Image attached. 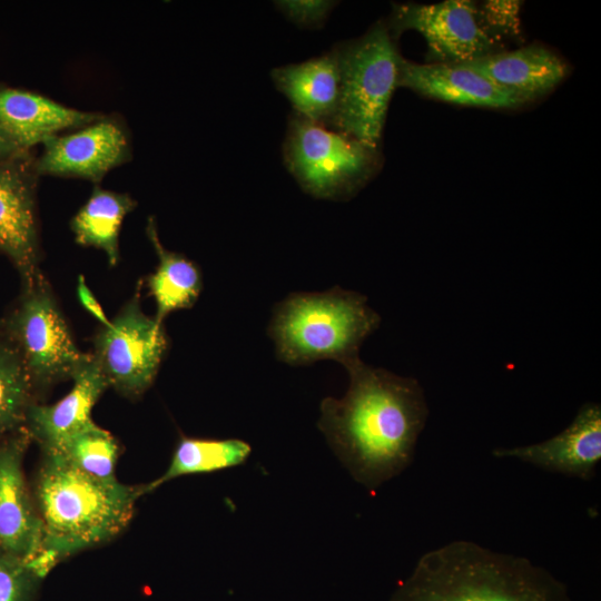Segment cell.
I'll return each instance as SVG.
<instances>
[{
  "mask_svg": "<svg viewBox=\"0 0 601 601\" xmlns=\"http://www.w3.org/2000/svg\"><path fill=\"white\" fill-rule=\"evenodd\" d=\"M345 368L348 390L322 401L318 428L353 479L373 492L411 464L428 408L414 378L361 359Z\"/></svg>",
  "mask_w": 601,
  "mask_h": 601,
  "instance_id": "6da1fadb",
  "label": "cell"
},
{
  "mask_svg": "<svg viewBox=\"0 0 601 601\" xmlns=\"http://www.w3.org/2000/svg\"><path fill=\"white\" fill-rule=\"evenodd\" d=\"M392 601H570L565 587L525 558L453 541L426 552Z\"/></svg>",
  "mask_w": 601,
  "mask_h": 601,
  "instance_id": "7a4b0ae2",
  "label": "cell"
},
{
  "mask_svg": "<svg viewBox=\"0 0 601 601\" xmlns=\"http://www.w3.org/2000/svg\"><path fill=\"white\" fill-rule=\"evenodd\" d=\"M141 495V486L93 477L45 450L36 482L41 546L65 559L111 540L127 528Z\"/></svg>",
  "mask_w": 601,
  "mask_h": 601,
  "instance_id": "3957f363",
  "label": "cell"
},
{
  "mask_svg": "<svg viewBox=\"0 0 601 601\" xmlns=\"http://www.w3.org/2000/svg\"><path fill=\"white\" fill-rule=\"evenodd\" d=\"M380 321L365 296L336 286L323 293L290 294L276 306L268 332L285 363L328 358L346 367L359 359V346Z\"/></svg>",
  "mask_w": 601,
  "mask_h": 601,
  "instance_id": "277c9868",
  "label": "cell"
},
{
  "mask_svg": "<svg viewBox=\"0 0 601 601\" xmlns=\"http://www.w3.org/2000/svg\"><path fill=\"white\" fill-rule=\"evenodd\" d=\"M333 51L339 98L331 128L377 149L401 60L390 28L376 22L364 36L337 43Z\"/></svg>",
  "mask_w": 601,
  "mask_h": 601,
  "instance_id": "5b68a950",
  "label": "cell"
},
{
  "mask_svg": "<svg viewBox=\"0 0 601 601\" xmlns=\"http://www.w3.org/2000/svg\"><path fill=\"white\" fill-rule=\"evenodd\" d=\"M283 156L303 190L316 198L339 199L355 191L371 176L377 149L293 112Z\"/></svg>",
  "mask_w": 601,
  "mask_h": 601,
  "instance_id": "8992f818",
  "label": "cell"
},
{
  "mask_svg": "<svg viewBox=\"0 0 601 601\" xmlns=\"http://www.w3.org/2000/svg\"><path fill=\"white\" fill-rule=\"evenodd\" d=\"M0 332L17 349L35 390L71 380L88 356L78 348L43 276L22 287Z\"/></svg>",
  "mask_w": 601,
  "mask_h": 601,
  "instance_id": "52a82bcc",
  "label": "cell"
},
{
  "mask_svg": "<svg viewBox=\"0 0 601 601\" xmlns=\"http://www.w3.org/2000/svg\"><path fill=\"white\" fill-rule=\"evenodd\" d=\"M139 290L96 334L91 353L109 386L128 397L149 388L168 346L164 325L142 312Z\"/></svg>",
  "mask_w": 601,
  "mask_h": 601,
  "instance_id": "ba28073f",
  "label": "cell"
},
{
  "mask_svg": "<svg viewBox=\"0 0 601 601\" xmlns=\"http://www.w3.org/2000/svg\"><path fill=\"white\" fill-rule=\"evenodd\" d=\"M391 28L396 35L405 30L421 33L433 63L462 65L502 48L483 26L479 8L472 1L396 4Z\"/></svg>",
  "mask_w": 601,
  "mask_h": 601,
  "instance_id": "9c48e42d",
  "label": "cell"
},
{
  "mask_svg": "<svg viewBox=\"0 0 601 601\" xmlns=\"http://www.w3.org/2000/svg\"><path fill=\"white\" fill-rule=\"evenodd\" d=\"M37 175L30 151L0 159V252L18 270L22 287L42 276L36 216Z\"/></svg>",
  "mask_w": 601,
  "mask_h": 601,
  "instance_id": "30bf717a",
  "label": "cell"
},
{
  "mask_svg": "<svg viewBox=\"0 0 601 601\" xmlns=\"http://www.w3.org/2000/svg\"><path fill=\"white\" fill-rule=\"evenodd\" d=\"M36 159L38 175L78 177L99 183L130 156L127 131L120 121L104 116L78 130L43 142Z\"/></svg>",
  "mask_w": 601,
  "mask_h": 601,
  "instance_id": "8fae6325",
  "label": "cell"
},
{
  "mask_svg": "<svg viewBox=\"0 0 601 601\" xmlns=\"http://www.w3.org/2000/svg\"><path fill=\"white\" fill-rule=\"evenodd\" d=\"M30 439L22 427L0 444V550L24 562L40 549L43 535L22 467Z\"/></svg>",
  "mask_w": 601,
  "mask_h": 601,
  "instance_id": "7c38bea8",
  "label": "cell"
},
{
  "mask_svg": "<svg viewBox=\"0 0 601 601\" xmlns=\"http://www.w3.org/2000/svg\"><path fill=\"white\" fill-rule=\"evenodd\" d=\"M496 457H515L550 472L590 480L601 460V407L585 403L558 435L536 444L496 449Z\"/></svg>",
  "mask_w": 601,
  "mask_h": 601,
  "instance_id": "4fadbf2b",
  "label": "cell"
},
{
  "mask_svg": "<svg viewBox=\"0 0 601 601\" xmlns=\"http://www.w3.org/2000/svg\"><path fill=\"white\" fill-rule=\"evenodd\" d=\"M397 87L450 104L516 108L526 102L465 65L415 63L401 57Z\"/></svg>",
  "mask_w": 601,
  "mask_h": 601,
  "instance_id": "5bb4252c",
  "label": "cell"
},
{
  "mask_svg": "<svg viewBox=\"0 0 601 601\" xmlns=\"http://www.w3.org/2000/svg\"><path fill=\"white\" fill-rule=\"evenodd\" d=\"M67 395L50 405L32 403L26 415L24 428L42 450L56 447L67 436L91 421V411L109 387L92 354H88L71 377Z\"/></svg>",
  "mask_w": 601,
  "mask_h": 601,
  "instance_id": "9a60e30c",
  "label": "cell"
},
{
  "mask_svg": "<svg viewBox=\"0 0 601 601\" xmlns=\"http://www.w3.org/2000/svg\"><path fill=\"white\" fill-rule=\"evenodd\" d=\"M102 115L60 105L33 92L0 87V124L23 150L67 129L87 126Z\"/></svg>",
  "mask_w": 601,
  "mask_h": 601,
  "instance_id": "2e32d148",
  "label": "cell"
},
{
  "mask_svg": "<svg viewBox=\"0 0 601 601\" xmlns=\"http://www.w3.org/2000/svg\"><path fill=\"white\" fill-rule=\"evenodd\" d=\"M462 65L528 101L552 90L569 72L562 58L539 45L497 51Z\"/></svg>",
  "mask_w": 601,
  "mask_h": 601,
  "instance_id": "e0dca14e",
  "label": "cell"
},
{
  "mask_svg": "<svg viewBox=\"0 0 601 601\" xmlns=\"http://www.w3.org/2000/svg\"><path fill=\"white\" fill-rule=\"evenodd\" d=\"M270 76L295 114L331 127L339 98V72L333 49L299 63L277 67Z\"/></svg>",
  "mask_w": 601,
  "mask_h": 601,
  "instance_id": "ac0fdd59",
  "label": "cell"
},
{
  "mask_svg": "<svg viewBox=\"0 0 601 601\" xmlns=\"http://www.w3.org/2000/svg\"><path fill=\"white\" fill-rule=\"evenodd\" d=\"M146 233L158 256L156 270L147 277V287L156 304L154 318L162 324L171 312L190 308L196 303L203 288L201 274L194 262L162 246L152 217Z\"/></svg>",
  "mask_w": 601,
  "mask_h": 601,
  "instance_id": "d6986e66",
  "label": "cell"
},
{
  "mask_svg": "<svg viewBox=\"0 0 601 601\" xmlns=\"http://www.w3.org/2000/svg\"><path fill=\"white\" fill-rule=\"evenodd\" d=\"M137 203L126 193L95 187L71 220L77 244L102 250L111 266L119 260V233Z\"/></svg>",
  "mask_w": 601,
  "mask_h": 601,
  "instance_id": "ffe728a7",
  "label": "cell"
},
{
  "mask_svg": "<svg viewBox=\"0 0 601 601\" xmlns=\"http://www.w3.org/2000/svg\"><path fill=\"white\" fill-rule=\"evenodd\" d=\"M250 453L252 446L239 439L181 436L175 446L168 467L162 475L141 486L142 495L179 476L213 473L242 465Z\"/></svg>",
  "mask_w": 601,
  "mask_h": 601,
  "instance_id": "44dd1931",
  "label": "cell"
},
{
  "mask_svg": "<svg viewBox=\"0 0 601 601\" xmlns=\"http://www.w3.org/2000/svg\"><path fill=\"white\" fill-rule=\"evenodd\" d=\"M50 451L59 453L88 475L105 481L117 480L115 467L119 454L118 443L92 420Z\"/></svg>",
  "mask_w": 601,
  "mask_h": 601,
  "instance_id": "7402d4cb",
  "label": "cell"
},
{
  "mask_svg": "<svg viewBox=\"0 0 601 601\" xmlns=\"http://www.w3.org/2000/svg\"><path fill=\"white\" fill-rule=\"evenodd\" d=\"M33 391L17 349L0 332V439L24 426Z\"/></svg>",
  "mask_w": 601,
  "mask_h": 601,
  "instance_id": "603a6c76",
  "label": "cell"
},
{
  "mask_svg": "<svg viewBox=\"0 0 601 601\" xmlns=\"http://www.w3.org/2000/svg\"><path fill=\"white\" fill-rule=\"evenodd\" d=\"M38 580L23 560L0 550V601H31Z\"/></svg>",
  "mask_w": 601,
  "mask_h": 601,
  "instance_id": "cb8c5ba5",
  "label": "cell"
},
{
  "mask_svg": "<svg viewBox=\"0 0 601 601\" xmlns=\"http://www.w3.org/2000/svg\"><path fill=\"white\" fill-rule=\"evenodd\" d=\"M521 1H486L480 9V18L491 36L500 42V38L520 35Z\"/></svg>",
  "mask_w": 601,
  "mask_h": 601,
  "instance_id": "d4e9b609",
  "label": "cell"
},
{
  "mask_svg": "<svg viewBox=\"0 0 601 601\" xmlns=\"http://www.w3.org/2000/svg\"><path fill=\"white\" fill-rule=\"evenodd\" d=\"M276 7L294 23L304 28H318L327 19L335 6L326 0H284L276 1Z\"/></svg>",
  "mask_w": 601,
  "mask_h": 601,
  "instance_id": "484cf974",
  "label": "cell"
},
{
  "mask_svg": "<svg viewBox=\"0 0 601 601\" xmlns=\"http://www.w3.org/2000/svg\"><path fill=\"white\" fill-rule=\"evenodd\" d=\"M77 295L82 307L91 314L102 326H108L110 319L107 317L102 306L88 287L86 279L82 275H79L77 282Z\"/></svg>",
  "mask_w": 601,
  "mask_h": 601,
  "instance_id": "4316f807",
  "label": "cell"
},
{
  "mask_svg": "<svg viewBox=\"0 0 601 601\" xmlns=\"http://www.w3.org/2000/svg\"><path fill=\"white\" fill-rule=\"evenodd\" d=\"M23 150L8 130L0 124V159L20 154Z\"/></svg>",
  "mask_w": 601,
  "mask_h": 601,
  "instance_id": "83f0119b",
  "label": "cell"
}]
</instances>
